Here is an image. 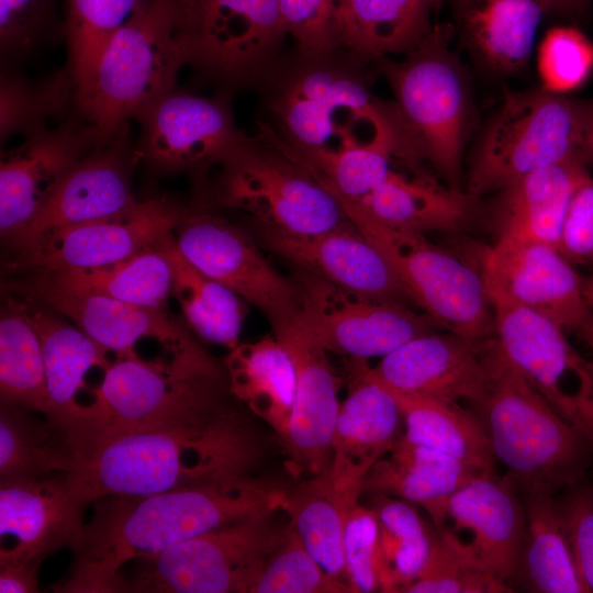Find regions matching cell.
Listing matches in <instances>:
<instances>
[{
	"mask_svg": "<svg viewBox=\"0 0 593 593\" xmlns=\"http://www.w3.org/2000/svg\"><path fill=\"white\" fill-rule=\"evenodd\" d=\"M244 404L198 423L132 430L66 448L63 473L87 505L257 477L270 443Z\"/></svg>",
	"mask_w": 593,
	"mask_h": 593,
	"instance_id": "1",
	"label": "cell"
},
{
	"mask_svg": "<svg viewBox=\"0 0 593 593\" xmlns=\"http://www.w3.org/2000/svg\"><path fill=\"white\" fill-rule=\"evenodd\" d=\"M287 489L257 477L147 496H107L94 503L57 592H121V569L133 560L214 529L282 510Z\"/></svg>",
	"mask_w": 593,
	"mask_h": 593,
	"instance_id": "2",
	"label": "cell"
},
{
	"mask_svg": "<svg viewBox=\"0 0 593 593\" xmlns=\"http://www.w3.org/2000/svg\"><path fill=\"white\" fill-rule=\"evenodd\" d=\"M373 63L337 47L283 52L256 93L265 122L295 150L338 152L380 145L411 167L422 163L394 101L371 91Z\"/></svg>",
	"mask_w": 593,
	"mask_h": 593,
	"instance_id": "3",
	"label": "cell"
},
{
	"mask_svg": "<svg viewBox=\"0 0 593 593\" xmlns=\"http://www.w3.org/2000/svg\"><path fill=\"white\" fill-rule=\"evenodd\" d=\"M242 404L223 360L208 350L187 358L116 357L63 436L68 448L119 433L198 423Z\"/></svg>",
	"mask_w": 593,
	"mask_h": 593,
	"instance_id": "4",
	"label": "cell"
},
{
	"mask_svg": "<svg viewBox=\"0 0 593 593\" xmlns=\"http://www.w3.org/2000/svg\"><path fill=\"white\" fill-rule=\"evenodd\" d=\"M484 396L474 413L495 458L518 490L555 492L581 482L593 446L533 387L502 350L484 339Z\"/></svg>",
	"mask_w": 593,
	"mask_h": 593,
	"instance_id": "5",
	"label": "cell"
},
{
	"mask_svg": "<svg viewBox=\"0 0 593 593\" xmlns=\"http://www.w3.org/2000/svg\"><path fill=\"white\" fill-rule=\"evenodd\" d=\"M188 55L171 0H147L107 42L88 83L74 103L105 146L130 120L174 90Z\"/></svg>",
	"mask_w": 593,
	"mask_h": 593,
	"instance_id": "6",
	"label": "cell"
},
{
	"mask_svg": "<svg viewBox=\"0 0 593 593\" xmlns=\"http://www.w3.org/2000/svg\"><path fill=\"white\" fill-rule=\"evenodd\" d=\"M455 27L434 24L426 36L400 60L373 61L390 86L394 103L422 161L461 190L462 154L472 104L463 68L450 48Z\"/></svg>",
	"mask_w": 593,
	"mask_h": 593,
	"instance_id": "7",
	"label": "cell"
},
{
	"mask_svg": "<svg viewBox=\"0 0 593 593\" xmlns=\"http://www.w3.org/2000/svg\"><path fill=\"white\" fill-rule=\"evenodd\" d=\"M216 169L213 202L243 213L250 231L305 236L351 222L331 191L259 133L247 135Z\"/></svg>",
	"mask_w": 593,
	"mask_h": 593,
	"instance_id": "8",
	"label": "cell"
},
{
	"mask_svg": "<svg viewBox=\"0 0 593 593\" xmlns=\"http://www.w3.org/2000/svg\"><path fill=\"white\" fill-rule=\"evenodd\" d=\"M582 123L583 101L567 94L542 87L506 93L475 146L466 192L480 199L582 156Z\"/></svg>",
	"mask_w": 593,
	"mask_h": 593,
	"instance_id": "9",
	"label": "cell"
},
{
	"mask_svg": "<svg viewBox=\"0 0 593 593\" xmlns=\"http://www.w3.org/2000/svg\"><path fill=\"white\" fill-rule=\"evenodd\" d=\"M329 191V190H328ZM338 200L355 226L384 256L416 307L439 327L482 340L494 335V314L478 264L465 261L424 234L399 231Z\"/></svg>",
	"mask_w": 593,
	"mask_h": 593,
	"instance_id": "10",
	"label": "cell"
},
{
	"mask_svg": "<svg viewBox=\"0 0 593 593\" xmlns=\"http://www.w3.org/2000/svg\"><path fill=\"white\" fill-rule=\"evenodd\" d=\"M288 529L287 514L277 510L193 537L136 559L122 592L251 593Z\"/></svg>",
	"mask_w": 593,
	"mask_h": 593,
	"instance_id": "11",
	"label": "cell"
},
{
	"mask_svg": "<svg viewBox=\"0 0 593 593\" xmlns=\"http://www.w3.org/2000/svg\"><path fill=\"white\" fill-rule=\"evenodd\" d=\"M287 36L277 0H202L183 33L188 65L227 93L256 92L284 52Z\"/></svg>",
	"mask_w": 593,
	"mask_h": 593,
	"instance_id": "12",
	"label": "cell"
},
{
	"mask_svg": "<svg viewBox=\"0 0 593 593\" xmlns=\"http://www.w3.org/2000/svg\"><path fill=\"white\" fill-rule=\"evenodd\" d=\"M291 267L299 293V323L328 354L367 359L385 356L439 325L425 312L382 301Z\"/></svg>",
	"mask_w": 593,
	"mask_h": 593,
	"instance_id": "13",
	"label": "cell"
},
{
	"mask_svg": "<svg viewBox=\"0 0 593 593\" xmlns=\"http://www.w3.org/2000/svg\"><path fill=\"white\" fill-rule=\"evenodd\" d=\"M495 337L512 363L593 446V362L547 317L500 295H488Z\"/></svg>",
	"mask_w": 593,
	"mask_h": 593,
	"instance_id": "14",
	"label": "cell"
},
{
	"mask_svg": "<svg viewBox=\"0 0 593 593\" xmlns=\"http://www.w3.org/2000/svg\"><path fill=\"white\" fill-rule=\"evenodd\" d=\"M182 255L198 269L258 309L272 332L295 323L298 289L248 232L205 209L187 208L174 230Z\"/></svg>",
	"mask_w": 593,
	"mask_h": 593,
	"instance_id": "15",
	"label": "cell"
},
{
	"mask_svg": "<svg viewBox=\"0 0 593 593\" xmlns=\"http://www.w3.org/2000/svg\"><path fill=\"white\" fill-rule=\"evenodd\" d=\"M134 155L160 175L197 178L215 168L247 134L236 125L231 93L202 97L176 88L145 108Z\"/></svg>",
	"mask_w": 593,
	"mask_h": 593,
	"instance_id": "16",
	"label": "cell"
},
{
	"mask_svg": "<svg viewBox=\"0 0 593 593\" xmlns=\"http://www.w3.org/2000/svg\"><path fill=\"white\" fill-rule=\"evenodd\" d=\"M2 287L59 313L116 357L139 356L136 345L142 340H154L166 354L178 358L206 351L186 321L167 309L68 290L33 273H16Z\"/></svg>",
	"mask_w": 593,
	"mask_h": 593,
	"instance_id": "17",
	"label": "cell"
},
{
	"mask_svg": "<svg viewBox=\"0 0 593 593\" xmlns=\"http://www.w3.org/2000/svg\"><path fill=\"white\" fill-rule=\"evenodd\" d=\"M186 206L167 197L139 200L130 210L54 232L15 253L12 272L92 268L122 260L175 230Z\"/></svg>",
	"mask_w": 593,
	"mask_h": 593,
	"instance_id": "18",
	"label": "cell"
},
{
	"mask_svg": "<svg viewBox=\"0 0 593 593\" xmlns=\"http://www.w3.org/2000/svg\"><path fill=\"white\" fill-rule=\"evenodd\" d=\"M434 525L489 573L507 584L516 579L526 516L518 490L507 478H473L447 500Z\"/></svg>",
	"mask_w": 593,
	"mask_h": 593,
	"instance_id": "19",
	"label": "cell"
},
{
	"mask_svg": "<svg viewBox=\"0 0 593 593\" xmlns=\"http://www.w3.org/2000/svg\"><path fill=\"white\" fill-rule=\"evenodd\" d=\"M477 255L488 295L532 310L564 331L577 332L591 313L583 277L557 248L502 238Z\"/></svg>",
	"mask_w": 593,
	"mask_h": 593,
	"instance_id": "20",
	"label": "cell"
},
{
	"mask_svg": "<svg viewBox=\"0 0 593 593\" xmlns=\"http://www.w3.org/2000/svg\"><path fill=\"white\" fill-rule=\"evenodd\" d=\"M290 353L296 370V389L289 423L279 439L287 470L295 479L326 471L340 406V379L328 353L296 321L272 332Z\"/></svg>",
	"mask_w": 593,
	"mask_h": 593,
	"instance_id": "21",
	"label": "cell"
},
{
	"mask_svg": "<svg viewBox=\"0 0 593 593\" xmlns=\"http://www.w3.org/2000/svg\"><path fill=\"white\" fill-rule=\"evenodd\" d=\"M128 125L94 148L63 180L33 220L5 245L15 254L63 228L125 212L137 204L132 189L136 163Z\"/></svg>",
	"mask_w": 593,
	"mask_h": 593,
	"instance_id": "22",
	"label": "cell"
},
{
	"mask_svg": "<svg viewBox=\"0 0 593 593\" xmlns=\"http://www.w3.org/2000/svg\"><path fill=\"white\" fill-rule=\"evenodd\" d=\"M94 148L91 128L74 122L42 126L0 161V232L4 244L42 210L66 176Z\"/></svg>",
	"mask_w": 593,
	"mask_h": 593,
	"instance_id": "23",
	"label": "cell"
},
{
	"mask_svg": "<svg viewBox=\"0 0 593 593\" xmlns=\"http://www.w3.org/2000/svg\"><path fill=\"white\" fill-rule=\"evenodd\" d=\"M347 394L340 402L328 468L335 483L360 497L371 468L404 432L401 411L389 390L372 374L367 359L345 362Z\"/></svg>",
	"mask_w": 593,
	"mask_h": 593,
	"instance_id": "24",
	"label": "cell"
},
{
	"mask_svg": "<svg viewBox=\"0 0 593 593\" xmlns=\"http://www.w3.org/2000/svg\"><path fill=\"white\" fill-rule=\"evenodd\" d=\"M483 342L452 332L429 333L383 356L371 371L388 388L457 404L474 413L486 388Z\"/></svg>",
	"mask_w": 593,
	"mask_h": 593,
	"instance_id": "25",
	"label": "cell"
},
{
	"mask_svg": "<svg viewBox=\"0 0 593 593\" xmlns=\"http://www.w3.org/2000/svg\"><path fill=\"white\" fill-rule=\"evenodd\" d=\"M85 504L63 472L0 480V561H43L72 547L85 526Z\"/></svg>",
	"mask_w": 593,
	"mask_h": 593,
	"instance_id": "26",
	"label": "cell"
},
{
	"mask_svg": "<svg viewBox=\"0 0 593 593\" xmlns=\"http://www.w3.org/2000/svg\"><path fill=\"white\" fill-rule=\"evenodd\" d=\"M250 233L290 266L373 299L416 306L384 256L353 222L305 236Z\"/></svg>",
	"mask_w": 593,
	"mask_h": 593,
	"instance_id": "27",
	"label": "cell"
},
{
	"mask_svg": "<svg viewBox=\"0 0 593 593\" xmlns=\"http://www.w3.org/2000/svg\"><path fill=\"white\" fill-rule=\"evenodd\" d=\"M589 174L584 158L578 156L496 192L490 205L496 239L538 243L559 250L571 199Z\"/></svg>",
	"mask_w": 593,
	"mask_h": 593,
	"instance_id": "28",
	"label": "cell"
},
{
	"mask_svg": "<svg viewBox=\"0 0 593 593\" xmlns=\"http://www.w3.org/2000/svg\"><path fill=\"white\" fill-rule=\"evenodd\" d=\"M460 42L485 69L510 75L529 61L548 0H448Z\"/></svg>",
	"mask_w": 593,
	"mask_h": 593,
	"instance_id": "29",
	"label": "cell"
},
{
	"mask_svg": "<svg viewBox=\"0 0 593 593\" xmlns=\"http://www.w3.org/2000/svg\"><path fill=\"white\" fill-rule=\"evenodd\" d=\"M14 295L40 336L51 404L47 419L63 434L83 406L80 392L85 390L90 396L88 372L94 368L104 371L113 360L108 350L59 313L33 299Z\"/></svg>",
	"mask_w": 593,
	"mask_h": 593,
	"instance_id": "30",
	"label": "cell"
},
{
	"mask_svg": "<svg viewBox=\"0 0 593 593\" xmlns=\"http://www.w3.org/2000/svg\"><path fill=\"white\" fill-rule=\"evenodd\" d=\"M346 200L389 227L424 235L459 231L479 209V199L466 191L444 187L424 174L410 177L394 168L362 198Z\"/></svg>",
	"mask_w": 593,
	"mask_h": 593,
	"instance_id": "31",
	"label": "cell"
},
{
	"mask_svg": "<svg viewBox=\"0 0 593 593\" xmlns=\"http://www.w3.org/2000/svg\"><path fill=\"white\" fill-rule=\"evenodd\" d=\"M486 474L459 459L417 444L404 433L369 471L363 491L422 506L437 521L447 500L473 478Z\"/></svg>",
	"mask_w": 593,
	"mask_h": 593,
	"instance_id": "32",
	"label": "cell"
},
{
	"mask_svg": "<svg viewBox=\"0 0 593 593\" xmlns=\"http://www.w3.org/2000/svg\"><path fill=\"white\" fill-rule=\"evenodd\" d=\"M432 11L433 0H338L335 41L369 63L405 55L430 31Z\"/></svg>",
	"mask_w": 593,
	"mask_h": 593,
	"instance_id": "33",
	"label": "cell"
},
{
	"mask_svg": "<svg viewBox=\"0 0 593 593\" xmlns=\"http://www.w3.org/2000/svg\"><path fill=\"white\" fill-rule=\"evenodd\" d=\"M233 394L280 439L291 415L296 370L284 345L272 333L239 343L223 359Z\"/></svg>",
	"mask_w": 593,
	"mask_h": 593,
	"instance_id": "34",
	"label": "cell"
},
{
	"mask_svg": "<svg viewBox=\"0 0 593 593\" xmlns=\"http://www.w3.org/2000/svg\"><path fill=\"white\" fill-rule=\"evenodd\" d=\"M33 273L58 287L126 303L167 309L172 291V266L159 239L112 264Z\"/></svg>",
	"mask_w": 593,
	"mask_h": 593,
	"instance_id": "35",
	"label": "cell"
},
{
	"mask_svg": "<svg viewBox=\"0 0 593 593\" xmlns=\"http://www.w3.org/2000/svg\"><path fill=\"white\" fill-rule=\"evenodd\" d=\"M359 497L342 490L329 470L301 479L287 489L282 510L311 555L332 577L348 583L344 559V528Z\"/></svg>",
	"mask_w": 593,
	"mask_h": 593,
	"instance_id": "36",
	"label": "cell"
},
{
	"mask_svg": "<svg viewBox=\"0 0 593 593\" xmlns=\"http://www.w3.org/2000/svg\"><path fill=\"white\" fill-rule=\"evenodd\" d=\"M523 494L526 530L517 578L538 593L586 592L578 573L553 492Z\"/></svg>",
	"mask_w": 593,
	"mask_h": 593,
	"instance_id": "37",
	"label": "cell"
},
{
	"mask_svg": "<svg viewBox=\"0 0 593 593\" xmlns=\"http://www.w3.org/2000/svg\"><path fill=\"white\" fill-rule=\"evenodd\" d=\"M385 388L398 403L407 438L494 473L495 458L477 414L457 404Z\"/></svg>",
	"mask_w": 593,
	"mask_h": 593,
	"instance_id": "38",
	"label": "cell"
},
{
	"mask_svg": "<svg viewBox=\"0 0 593 593\" xmlns=\"http://www.w3.org/2000/svg\"><path fill=\"white\" fill-rule=\"evenodd\" d=\"M160 245L172 266V291L183 320L204 342L233 349L247 313V302L193 266L177 246L174 231Z\"/></svg>",
	"mask_w": 593,
	"mask_h": 593,
	"instance_id": "39",
	"label": "cell"
},
{
	"mask_svg": "<svg viewBox=\"0 0 593 593\" xmlns=\"http://www.w3.org/2000/svg\"><path fill=\"white\" fill-rule=\"evenodd\" d=\"M1 404L30 409L48 418L51 404L40 336L18 298L5 291L0 311Z\"/></svg>",
	"mask_w": 593,
	"mask_h": 593,
	"instance_id": "40",
	"label": "cell"
},
{
	"mask_svg": "<svg viewBox=\"0 0 593 593\" xmlns=\"http://www.w3.org/2000/svg\"><path fill=\"white\" fill-rule=\"evenodd\" d=\"M379 525L380 592L401 593L426 566L435 532L410 502L374 494Z\"/></svg>",
	"mask_w": 593,
	"mask_h": 593,
	"instance_id": "41",
	"label": "cell"
},
{
	"mask_svg": "<svg viewBox=\"0 0 593 593\" xmlns=\"http://www.w3.org/2000/svg\"><path fill=\"white\" fill-rule=\"evenodd\" d=\"M30 409L1 404L0 480L31 479L63 472L66 448L63 434Z\"/></svg>",
	"mask_w": 593,
	"mask_h": 593,
	"instance_id": "42",
	"label": "cell"
},
{
	"mask_svg": "<svg viewBox=\"0 0 593 593\" xmlns=\"http://www.w3.org/2000/svg\"><path fill=\"white\" fill-rule=\"evenodd\" d=\"M147 0H65L64 35L75 91L90 80L109 38Z\"/></svg>",
	"mask_w": 593,
	"mask_h": 593,
	"instance_id": "43",
	"label": "cell"
},
{
	"mask_svg": "<svg viewBox=\"0 0 593 593\" xmlns=\"http://www.w3.org/2000/svg\"><path fill=\"white\" fill-rule=\"evenodd\" d=\"M75 83L66 68L46 82L34 85L13 76L1 79V141L45 126V121L74 101Z\"/></svg>",
	"mask_w": 593,
	"mask_h": 593,
	"instance_id": "44",
	"label": "cell"
},
{
	"mask_svg": "<svg viewBox=\"0 0 593 593\" xmlns=\"http://www.w3.org/2000/svg\"><path fill=\"white\" fill-rule=\"evenodd\" d=\"M251 593H353V590L323 569L289 522L283 541L268 559Z\"/></svg>",
	"mask_w": 593,
	"mask_h": 593,
	"instance_id": "45",
	"label": "cell"
},
{
	"mask_svg": "<svg viewBox=\"0 0 593 593\" xmlns=\"http://www.w3.org/2000/svg\"><path fill=\"white\" fill-rule=\"evenodd\" d=\"M511 586L460 551L437 528L432 551L419 575L402 593H503Z\"/></svg>",
	"mask_w": 593,
	"mask_h": 593,
	"instance_id": "46",
	"label": "cell"
},
{
	"mask_svg": "<svg viewBox=\"0 0 593 593\" xmlns=\"http://www.w3.org/2000/svg\"><path fill=\"white\" fill-rule=\"evenodd\" d=\"M542 88L567 94L581 87L593 69V45L578 29L555 26L542 37L537 52Z\"/></svg>",
	"mask_w": 593,
	"mask_h": 593,
	"instance_id": "47",
	"label": "cell"
},
{
	"mask_svg": "<svg viewBox=\"0 0 593 593\" xmlns=\"http://www.w3.org/2000/svg\"><path fill=\"white\" fill-rule=\"evenodd\" d=\"M64 23L57 16V0H0V48L5 60L30 55Z\"/></svg>",
	"mask_w": 593,
	"mask_h": 593,
	"instance_id": "48",
	"label": "cell"
},
{
	"mask_svg": "<svg viewBox=\"0 0 593 593\" xmlns=\"http://www.w3.org/2000/svg\"><path fill=\"white\" fill-rule=\"evenodd\" d=\"M347 580L353 593L380 591L379 525L372 508L359 502L348 512L343 539Z\"/></svg>",
	"mask_w": 593,
	"mask_h": 593,
	"instance_id": "49",
	"label": "cell"
},
{
	"mask_svg": "<svg viewBox=\"0 0 593 593\" xmlns=\"http://www.w3.org/2000/svg\"><path fill=\"white\" fill-rule=\"evenodd\" d=\"M288 35L295 48L323 54L337 48L334 14L338 0H277Z\"/></svg>",
	"mask_w": 593,
	"mask_h": 593,
	"instance_id": "50",
	"label": "cell"
},
{
	"mask_svg": "<svg viewBox=\"0 0 593 593\" xmlns=\"http://www.w3.org/2000/svg\"><path fill=\"white\" fill-rule=\"evenodd\" d=\"M559 504L562 525L586 592H593V489L570 486Z\"/></svg>",
	"mask_w": 593,
	"mask_h": 593,
	"instance_id": "51",
	"label": "cell"
},
{
	"mask_svg": "<svg viewBox=\"0 0 593 593\" xmlns=\"http://www.w3.org/2000/svg\"><path fill=\"white\" fill-rule=\"evenodd\" d=\"M559 250L572 264L593 266V177L590 174L573 193Z\"/></svg>",
	"mask_w": 593,
	"mask_h": 593,
	"instance_id": "52",
	"label": "cell"
},
{
	"mask_svg": "<svg viewBox=\"0 0 593 593\" xmlns=\"http://www.w3.org/2000/svg\"><path fill=\"white\" fill-rule=\"evenodd\" d=\"M43 561H0L1 593L38 592V569Z\"/></svg>",
	"mask_w": 593,
	"mask_h": 593,
	"instance_id": "53",
	"label": "cell"
},
{
	"mask_svg": "<svg viewBox=\"0 0 593 593\" xmlns=\"http://www.w3.org/2000/svg\"><path fill=\"white\" fill-rule=\"evenodd\" d=\"M581 152L586 165L593 166V100L583 101Z\"/></svg>",
	"mask_w": 593,
	"mask_h": 593,
	"instance_id": "54",
	"label": "cell"
},
{
	"mask_svg": "<svg viewBox=\"0 0 593 593\" xmlns=\"http://www.w3.org/2000/svg\"><path fill=\"white\" fill-rule=\"evenodd\" d=\"M552 13L575 15H585L589 12L592 0H548Z\"/></svg>",
	"mask_w": 593,
	"mask_h": 593,
	"instance_id": "55",
	"label": "cell"
},
{
	"mask_svg": "<svg viewBox=\"0 0 593 593\" xmlns=\"http://www.w3.org/2000/svg\"><path fill=\"white\" fill-rule=\"evenodd\" d=\"M178 12L181 20V26L183 33H187L192 27L197 14L200 9L202 0H171Z\"/></svg>",
	"mask_w": 593,
	"mask_h": 593,
	"instance_id": "56",
	"label": "cell"
},
{
	"mask_svg": "<svg viewBox=\"0 0 593 593\" xmlns=\"http://www.w3.org/2000/svg\"><path fill=\"white\" fill-rule=\"evenodd\" d=\"M579 336L593 351V313L591 312L584 322L577 329Z\"/></svg>",
	"mask_w": 593,
	"mask_h": 593,
	"instance_id": "57",
	"label": "cell"
},
{
	"mask_svg": "<svg viewBox=\"0 0 593 593\" xmlns=\"http://www.w3.org/2000/svg\"><path fill=\"white\" fill-rule=\"evenodd\" d=\"M583 294L590 311L593 313V272L583 277Z\"/></svg>",
	"mask_w": 593,
	"mask_h": 593,
	"instance_id": "58",
	"label": "cell"
},
{
	"mask_svg": "<svg viewBox=\"0 0 593 593\" xmlns=\"http://www.w3.org/2000/svg\"><path fill=\"white\" fill-rule=\"evenodd\" d=\"M436 11L440 8L443 0H433Z\"/></svg>",
	"mask_w": 593,
	"mask_h": 593,
	"instance_id": "59",
	"label": "cell"
}]
</instances>
